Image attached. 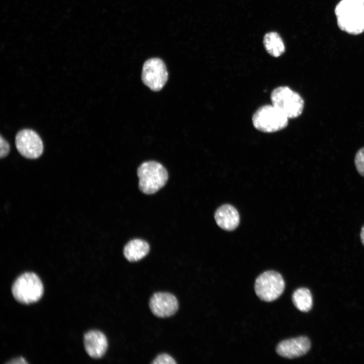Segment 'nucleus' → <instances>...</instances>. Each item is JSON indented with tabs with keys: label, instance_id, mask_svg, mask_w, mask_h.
<instances>
[{
	"label": "nucleus",
	"instance_id": "obj_1",
	"mask_svg": "<svg viewBox=\"0 0 364 364\" xmlns=\"http://www.w3.org/2000/svg\"><path fill=\"white\" fill-rule=\"evenodd\" d=\"M335 13L341 30L352 35L364 32V0H341Z\"/></svg>",
	"mask_w": 364,
	"mask_h": 364
},
{
	"label": "nucleus",
	"instance_id": "obj_2",
	"mask_svg": "<svg viewBox=\"0 0 364 364\" xmlns=\"http://www.w3.org/2000/svg\"><path fill=\"white\" fill-rule=\"evenodd\" d=\"M139 188L146 194H153L166 183L168 175L165 168L160 163L150 161L143 163L138 168Z\"/></svg>",
	"mask_w": 364,
	"mask_h": 364
},
{
	"label": "nucleus",
	"instance_id": "obj_3",
	"mask_svg": "<svg viewBox=\"0 0 364 364\" xmlns=\"http://www.w3.org/2000/svg\"><path fill=\"white\" fill-rule=\"evenodd\" d=\"M12 293L17 301L30 304L41 298L43 293V286L36 274L27 272L20 275L14 282Z\"/></svg>",
	"mask_w": 364,
	"mask_h": 364
},
{
	"label": "nucleus",
	"instance_id": "obj_4",
	"mask_svg": "<svg viewBox=\"0 0 364 364\" xmlns=\"http://www.w3.org/2000/svg\"><path fill=\"white\" fill-rule=\"evenodd\" d=\"M271 104L288 119L299 116L302 113L304 102L297 92L286 86L275 88L270 95Z\"/></svg>",
	"mask_w": 364,
	"mask_h": 364
},
{
	"label": "nucleus",
	"instance_id": "obj_5",
	"mask_svg": "<svg viewBox=\"0 0 364 364\" xmlns=\"http://www.w3.org/2000/svg\"><path fill=\"white\" fill-rule=\"evenodd\" d=\"M252 120L256 129L268 133L282 130L288 124V118L272 104L259 108L253 114Z\"/></svg>",
	"mask_w": 364,
	"mask_h": 364
},
{
	"label": "nucleus",
	"instance_id": "obj_6",
	"mask_svg": "<svg viewBox=\"0 0 364 364\" xmlns=\"http://www.w3.org/2000/svg\"><path fill=\"white\" fill-rule=\"evenodd\" d=\"M285 286L284 280L279 273L269 270L263 272L257 278L254 289L260 300L271 302L282 295Z\"/></svg>",
	"mask_w": 364,
	"mask_h": 364
},
{
	"label": "nucleus",
	"instance_id": "obj_7",
	"mask_svg": "<svg viewBox=\"0 0 364 364\" xmlns=\"http://www.w3.org/2000/svg\"><path fill=\"white\" fill-rule=\"evenodd\" d=\"M168 74L164 62L158 58L146 60L143 64L142 79L143 83L151 90H161L168 79Z\"/></svg>",
	"mask_w": 364,
	"mask_h": 364
},
{
	"label": "nucleus",
	"instance_id": "obj_8",
	"mask_svg": "<svg viewBox=\"0 0 364 364\" xmlns=\"http://www.w3.org/2000/svg\"><path fill=\"white\" fill-rule=\"evenodd\" d=\"M15 144L19 152L27 158H37L43 152V146L40 136L31 129H25L18 132Z\"/></svg>",
	"mask_w": 364,
	"mask_h": 364
},
{
	"label": "nucleus",
	"instance_id": "obj_9",
	"mask_svg": "<svg viewBox=\"0 0 364 364\" xmlns=\"http://www.w3.org/2000/svg\"><path fill=\"white\" fill-rule=\"evenodd\" d=\"M149 307L152 312L161 318L173 315L178 309L176 297L168 292H157L151 297Z\"/></svg>",
	"mask_w": 364,
	"mask_h": 364
},
{
	"label": "nucleus",
	"instance_id": "obj_10",
	"mask_svg": "<svg viewBox=\"0 0 364 364\" xmlns=\"http://www.w3.org/2000/svg\"><path fill=\"white\" fill-rule=\"evenodd\" d=\"M311 343L305 336L285 340L277 346V353L285 358H294L305 354L310 349Z\"/></svg>",
	"mask_w": 364,
	"mask_h": 364
},
{
	"label": "nucleus",
	"instance_id": "obj_11",
	"mask_svg": "<svg viewBox=\"0 0 364 364\" xmlns=\"http://www.w3.org/2000/svg\"><path fill=\"white\" fill-rule=\"evenodd\" d=\"M84 344L87 354L94 358L102 357L108 348V341L106 336L98 330H92L85 334Z\"/></svg>",
	"mask_w": 364,
	"mask_h": 364
},
{
	"label": "nucleus",
	"instance_id": "obj_12",
	"mask_svg": "<svg viewBox=\"0 0 364 364\" xmlns=\"http://www.w3.org/2000/svg\"><path fill=\"white\" fill-rule=\"evenodd\" d=\"M214 218L220 228L228 231L234 230L240 222L237 210L230 204H224L219 207L215 212Z\"/></svg>",
	"mask_w": 364,
	"mask_h": 364
},
{
	"label": "nucleus",
	"instance_id": "obj_13",
	"mask_svg": "<svg viewBox=\"0 0 364 364\" xmlns=\"http://www.w3.org/2000/svg\"><path fill=\"white\" fill-rule=\"evenodd\" d=\"M150 246L145 240L135 239L130 240L124 246L123 254L130 262L138 261L149 252Z\"/></svg>",
	"mask_w": 364,
	"mask_h": 364
},
{
	"label": "nucleus",
	"instance_id": "obj_14",
	"mask_svg": "<svg viewBox=\"0 0 364 364\" xmlns=\"http://www.w3.org/2000/svg\"><path fill=\"white\" fill-rule=\"evenodd\" d=\"M263 44L267 52L274 57L281 56L285 51V47L280 35L276 32L266 33Z\"/></svg>",
	"mask_w": 364,
	"mask_h": 364
},
{
	"label": "nucleus",
	"instance_id": "obj_15",
	"mask_svg": "<svg viewBox=\"0 0 364 364\" xmlns=\"http://www.w3.org/2000/svg\"><path fill=\"white\" fill-rule=\"evenodd\" d=\"M292 301L300 311L307 312L312 306V297L310 291L306 288L296 290L292 295Z\"/></svg>",
	"mask_w": 364,
	"mask_h": 364
},
{
	"label": "nucleus",
	"instance_id": "obj_16",
	"mask_svg": "<svg viewBox=\"0 0 364 364\" xmlns=\"http://www.w3.org/2000/svg\"><path fill=\"white\" fill-rule=\"evenodd\" d=\"M354 164L357 172L364 177V147L357 151L354 157Z\"/></svg>",
	"mask_w": 364,
	"mask_h": 364
},
{
	"label": "nucleus",
	"instance_id": "obj_17",
	"mask_svg": "<svg viewBox=\"0 0 364 364\" xmlns=\"http://www.w3.org/2000/svg\"><path fill=\"white\" fill-rule=\"evenodd\" d=\"M153 364H176L175 359L166 353L159 354L152 362Z\"/></svg>",
	"mask_w": 364,
	"mask_h": 364
},
{
	"label": "nucleus",
	"instance_id": "obj_18",
	"mask_svg": "<svg viewBox=\"0 0 364 364\" xmlns=\"http://www.w3.org/2000/svg\"><path fill=\"white\" fill-rule=\"evenodd\" d=\"M0 156L1 158L6 157L9 153L10 151V146L8 142L1 136L0 138Z\"/></svg>",
	"mask_w": 364,
	"mask_h": 364
},
{
	"label": "nucleus",
	"instance_id": "obj_19",
	"mask_svg": "<svg viewBox=\"0 0 364 364\" xmlns=\"http://www.w3.org/2000/svg\"><path fill=\"white\" fill-rule=\"evenodd\" d=\"M8 363H28V362L22 357L13 359L8 362Z\"/></svg>",
	"mask_w": 364,
	"mask_h": 364
},
{
	"label": "nucleus",
	"instance_id": "obj_20",
	"mask_svg": "<svg viewBox=\"0 0 364 364\" xmlns=\"http://www.w3.org/2000/svg\"><path fill=\"white\" fill-rule=\"evenodd\" d=\"M360 237L361 242L362 244H363V245L364 246V225H363V226L362 227V228L361 229Z\"/></svg>",
	"mask_w": 364,
	"mask_h": 364
}]
</instances>
